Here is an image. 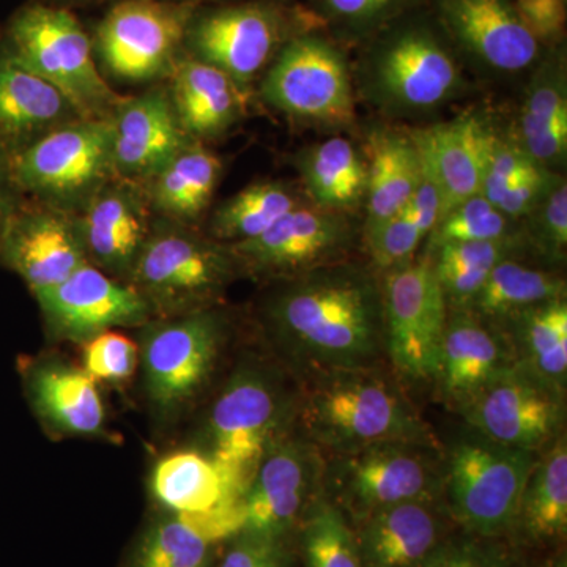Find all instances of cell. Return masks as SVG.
Returning a JSON list of instances; mask_svg holds the SVG:
<instances>
[{
  "label": "cell",
  "instance_id": "21",
  "mask_svg": "<svg viewBox=\"0 0 567 567\" xmlns=\"http://www.w3.org/2000/svg\"><path fill=\"white\" fill-rule=\"evenodd\" d=\"M74 218L89 264L126 281L156 216L144 185L114 177Z\"/></svg>",
  "mask_w": 567,
  "mask_h": 567
},
{
  "label": "cell",
  "instance_id": "12",
  "mask_svg": "<svg viewBox=\"0 0 567 567\" xmlns=\"http://www.w3.org/2000/svg\"><path fill=\"white\" fill-rule=\"evenodd\" d=\"M281 390L260 369H240L213 402L207 421L208 456L241 503L268 446L284 434Z\"/></svg>",
  "mask_w": 567,
  "mask_h": 567
},
{
  "label": "cell",
  "instance_id": "24",
  "mask_svg": "<svg viewBox=\"0 0 567 567\" xmlns=\"http://www.w3.org/2000/svg\"><path fill=\"white\" fill-rule=\"evenodd\" d=\"M421 164L434 178L442 216L481 193L496 134L476 112L425 128L410 130Z\"/></svg>",
  "mask_w": 567,
  "mask_h": 567
},
{
  "label": "cell",
  "instance_id": "13",
  "mask_svg": "<svg viewBox=\"0 0 567 567\" xmlns=\"http://www.w3.org/2000/svg\"><path fill=\"white\" fill-rule=\"evenodd\" d=\"M145 391L156 413L174 416L204 390L215 371L226 319L216 308L142 324Z\"/></svg>",
  "mask_w": 567,
  "mask_h": 567
},
{
  "label": "cell",
  "instance_id": "15",
  "mask_svg": "<svg viewBox=\"0 0 567 567\" xmlns=\"http://www.w3.org/2000/svg\"><path fill=\"white\" fill-rule=\"evenodd\" d=\"M322 453L286 432L268 446L241 499L244 528L287 539L323 492Z\"/></svg>",
  "mask_w": 567,
  "mask_h": 567
},
{
  "label": "cell",
  "instance_id": "52",
  "mask_svg": "<svg viewBox=\"0 0 567 567\" xmlns=\"http://www.w3.org/2000/svg\"><path fill=\"white\" fill-rule=\"evenodd\" d=\"M40 2L76 13L80 10L99 9V7L110 6L112 0H40Z\"/></svg>",
  "mask_w": 567,
  "mask_h": 567
},
{
  "label": "cell",
  "instance_id": "6",
  "mask_svg": "<svg viewBox=\"0 0 567 567\" xmlns=\"http://www.w3.org/2000/svg\"><path fill=\"white\" fill-rule=\"evenodd\" d=\"M311 28L317 25L300 0H234L199 7L189 20L185 54L210 63L249 91L279 51Z\"/></svg>",
  "mask_w": 567,
  "mask_h": 567
},
{
  "label": "cell",
  "instance_id": "4",
  "mask_svg": "<svg viewBox=\"0 0 567 567\" xmlns=\"http://www.w3.org/2000/svg\"><path fill=\"white\" fill-rule=\"evenodd\" d=\"M0 44L61 91L84 118L110 121L125 100L100 71L91 32L74 11L28 0L2 24Z\"/></svg>",
  "mask_w": 567,
  "mask_h": 567
},
{
  "label": "cell",
  "instance_id": "5",
  "mask_svg": "<svg viewBox=\"0 0 567 567\" xmlns=\"http://www.w3.org/2000/svg\"><path fill=\"white\" fill-rule=\"evenodd\" d=\"M238 274L229 246L196 226L156 218L125 282L153 319H169L215 308Z\"/></svg>",
  "mask_w": 567,
  "mask_h": 567
},
{
  "label": "cell",
  "instance_id": "51",
  "mask_svg": "<svg viewBox=\"0 0 567 567\" xmlns=\"http://www.w3.org/2000/svg\"><path fill=\"white\" fill-rule=\"evenodd\" d=\"M24 199V194L14 181L10 152L0 144V237Z\"/></svg>",
  "mask_w": 567,
  "mask_h": 567
},
{
  "label": "cell",
  "instance_id": "17",
  "mask_svg": "<svg viewBox=\"0 0 567 567\" xmlns=\"http://www.w3.org/2000/svg\"><path fill=\"white\" fill-rule=\"evenodd\" d=\"M487 442L540 453L561 434V394L514 364L462 409Z\"/></svg>",
  "mask_w": 567,
  "mask_h": 567
},
{
  "label": "cell",
  "instance_id": "50",
  "mask_svg": "<svg viewBox=\"0 0 567 567\" xmlns=\"http://www.w3.org/2000/svg\"><path fill=\"white\" fill-rule=\"evenodd\" d=\"M558 175L554 171H548L547 167H539L536 173L507 188L495 207L513 221L524 219L543 200Z\"/></svg>",
  "mask_w": 567,
  "mask_h": 567
},
{
  "label": "cell",
  "instance_id": "43",
  "mask_svg": "<svg viewBox=\"0 0 567 567\" xmlns=\"http://www.w3.org/2000/svg\"><path fill=\"white\" fill-rule=\"evenodd\" d=\"M424 240L425 235L409 205L398 215L364 233L372 262L383 271L393 270L413 260Z\"/></svg>",
  "mask_w": 567,
  "mask_h": 567
},
{
  "label": "cell",
  "instance_id": "36",
  "mask_svg": "<svg viewBox=\"0 0 567 567\" xmlns=\"http://www.w3.org/2000/svg\"><path fill=\"white\" fill-rule=\"evenodd\" d=\"M511 322V320H509ZM514 352L517 364L546 383L557 393H565L567 379V303L566 298L536 306L514 317Z\"/></svg>",
  "mask_w": 567,
  "mask_h": 567
},
{
  "label": "cell",
  "instance_id": "33",
  "mask_svg": "<svg viewBox=\"0 0 567 567\" xmlns=\"http://www.w3.org/2000/svg\"><path fill=\"white\" fill-rule=\"evenodd\" d=\"M364 155L368 162L365 233L409 205L420 182L421 162L409 133L395 130L369 134Z\"/></svg>",
  "mask_w": 567,
  "mask_h": 567
},
{
  "label": "cell",
  "instance_id": "16",
  "mask_svg": "<svg viewBox=\"0 0 567 567\" xmlns=\"http://www.w3.org/2000/svg\"><path fill=\"white\" fill-rule=\"evenodd\" d=\"M353 235V224L344 213L306 203L259 237L227 246L240 274L289 279L333 264L350 248Z\"/></svg>",
  "mask_w": 567,
  "mask_h": 567
},
{
  "label": "cell",
  "instance_id": "10",
  "mask_svg": "<svg viewBox=\"0 0 567 567\" xmlns=\"http://www.w3.org/2000/svg\"><path fill=\"white\" fill-rule=\"evenodd\" d=\"M14 181L28 199L76 215L115 177L110 121L69 123L11 155Z\"/></svg>",
  "mask_w": 567,
  "mask_h": 567
},
{
  "label": "cell",
  "instance_id": "20",
  "mask_svg": "<svg viewBox=\"0 0 567 567\" xmlns=\"http://www.w3.org/2000/svg\"><path fill=\"white\" fill-rule=\"evenodd\" d=\"M0 264L20 276L33 297L89 264L76 218L25 197L0 237Z\"/></svg>",
  "mask_w": 567,
  "mask_h": 567
},
{
  "label": "cell",
  "instance_id": "22",
  "mask_svg": "<svg viewBox=\"0 0 567 567\" xmlns=\"http://www.w3.org/2000/svg\"><path fill=\"white\" fill-rule=\"evenodd\" d=\"M115 177L145 185L188 144L166 84L126 95L110 118Z\"/></svg>",
  "mask_w": 567,
  "mask_h": 567
},
{
  "label": "cell",
  "instance_id": "31",
  "mask_svg": "<svg viewBox=\"0 0 567 567\" xmlns=\"http://www.w3.org/2000/svg\"><path fill=\"white\" fill-rule=\"evenodd\" d=\"M529 547L561 544L567 535V443L561 432L540 451L518 505L513 533Z\"/></svg>",
  "mask_w": 567,
  "mask_h": 567
},
{
  "label": "cell",
  "instance_id": "49",
  "mask_svg": "<svg viewBox=\"0 0 567 567\" xmlns=\"http://www.w3.org/2000/svg\"><path fill=\"white\" fill-rule=\"evenodd\" d=\"M495 540L476 536L461 543L453 540L431 567H517L511 551Z\"/></svg>",
  "mask_w": 567,
  "mask_h": 567
},
{
  "label": "cell",
  "instance_id": "25",
  "mask_svg": "<svg viewBox=\"0 0 567 567\" xmlns=\"http://www.w3.org/2000/svg\"><path fill=\"white\" fill-rule=\"evenodd\" d=\"M513 346L468 309H450L435 380L443 398L464 409L517 363Z\"/></svg>",
  "mask_w": 567,
  "mask_h": 567
},
{
  "label": "cell",
  "instance_id": "19",
  "mask_svg": "<svg viewBox=\"0 0 567 567\" xmlns=\"http://www.w3.org/2000/svg\"><path fill=\"white\" fill-rule=\"evenodd\" d=\"M35 300L55 338L81 344L112 328L142 327L153 319L137 290L91 264L35 295Z\"/></svg>",
  "mask_w": 567,
  "mask_h": 567
},
{
  "label": "cell",
  "instance_id": "55",
  "mask_svg": "<svg viewBox=\"0 0 567 567\" xmlns=\"http://www.w3.org/2000/svg\"><path fill=\"white\" fill-rule=\"evenodd\" d=\"M0 37H2V24H0Z\"/></svg>",
  "mask_w": 567,
  "mask_h": 567
},
{
  "label": "cell",
  "instance_id": "29",
  "mask_svg": "<svg viewBox=\"0 0 567 567\" xmlns=\"http://www.w3.org/2000/svg\"><path fill=\"white\" fill-rule=\"evenodd\" d=\"M22 377L29 402L48 427L69 435L103 431L102 394L84 369L62 361H37L25 365Z\"/></svg>",
  "mask_w": 567,
  "mask_h": 567
},
{
  "label": "cell",
  "instance_id": "27",
  "mask_svg": "<svg viewBox=\"0 0 567 567\" xmlns=\"http://www.w3.org/2000/svg\"><path fill=\"white\" fill-rule=\"evenodd\" d=\"M81 118L61 91L10 58L0 44V144L10 155Z\"/></svg>",
  "mask_w": 567,
  "mask_h": 567
},
{
  "label": "cell",
  "instance_id": "14",
  "mask_svg": "<svg viewBox=\"0 0 567 567\" xmlns=\"http://www.w3.org/2000/svg\"><path fill=\"white\" fill-rule=\"evenodd\" d=\"M382 300L385 352L395 371L413 382L435 380L450 306L431 257L386 271Z\"/></svg>",
  "mask_w": 567,
  "mask_h": 567
},
{
  "label": "cell",
  "instance_id": "47",
  "mask_svg": "<svg viewBox=\"0 0 567 567\" xmlns=\"http://www.w3.org/2000/svg\"><path fill=\"white\" fill-rule=\"evenodd\" d=\"M218 567H292L287 539L238 532L229 539Z\"/></svg>",
  "mask_w": 567,
  "mask_h": 567
},
{
  "label": "cell",
  "instance_id": "8",
  "mask_svg": "<svg viewBox=\"0 0 567 567\" xmlns=\"http://www.w3.org/2000/svg\"><path fill=\"white\" fill-rule=\"evenodd\" d=\"M197 7L164 0H112L91 32L93 54L114 84H163L185 54Z\"/></svg>",
  "mask_w": 567,
  "mask_h": 567
},
{
  "label": "cell",
  "instance_id": "45",
  "mask_svg": "<svg viewBox=\"0 0 567 567\" xmlns=\"http://www.w3.org/2000/svg\"><path fill=\"white\" fill-rule=\"evenodd\" d=\"M140 347L118 331H104L82 344L84 371L93 380L123 382L136 371Z\"/></svg>",
  "mask_w": 567,
  "mask_h": 567
},
{
  "label": "cell",
  "instance_id": "28",
  "mask_svg": "<svg viewBox=\"0 0 567 567\" xmlns=\"http://www.w3.org/2000/svg\"><path fill=\"white\" fill-rule=\"evenodd\" d=\"M241 528V507L208 514L169 513L142 533L128 567H213L216 547Z\"/></svg>",
  "mask_w": 567,
  "mask_h": 567
},
{
  "label": "cell",
  "instance_id": "37",
  "mask_svg": "<svg viewBox=\"0 0 567 567\" xmlns=\"http://www.w3.org/2000/svg\"><path fill=\"white\" fill-rule=\"evenodd\" d=\"M566 298L561 276L527 267L514 257L503 260L491 271L468 311L484 320H513L514 317Z\"/></svg>",
  "mask_w": 567,
  "mask_h": 567
},
{
  "label": "cell",
  "instance_id": "48",
  "mask_svg": "<svg viewBox=\"0 0 567 567\" xmlns=\"http://www.w3.org/2000/svg\"><path fill=\"white\" fill-rule=\"evenodd\" d=\"M514 9L544 50L565 43L567 0H514Z\"/></svg>",
  "mask_w": 567,
  "mask_h": 567
},
{
  "label": "cell",
  "instance_id": "39",
  "mask_svg": "<svg viewBox=\"0 0 567 567\" xmlns=\"http://www.w3.org/2000/svg\"><path fill=\"white\" fill-rule=\"evenodd\" d=\"M312 22L338 43H363L427 0H300Z\"/></svg>",
  "mask_w": 567,
  "mask_h": 567
},
{
  "label": "cell",
  "instance_id": "34",
  "mask_svg": "<svg viewBox=\"0 0 567 567\" xmlns=\"http://www.w3.org/2000/svg\"><path fill=\"white\" fill-rule=\"evenodd\" d=\"M151 486L156 502L167 513L208 514L241 506L218 465L199 451H177L159 458Z\"/></svg>",
  "mask_w": 567,
  "mask_h": 567
},
{
  "label": "cell",
  "instance_id": "30",
  "mask_svg": "<svg viewBox=\"0 0 567 567\" xmlns=\"http://www.w3.org/2000/svg\"><path fill=\"white\" fill-rule=\"evenodd\" d=\"M223 171V159L207 144L189 141L144 185L156 218L196 226L210 208Z\"/></svg>",
  "mask_w": 567,
  "mask_h": 567
},
{
  "label": "cell",
  "instance_id": "46",
  "mask_svg": "<svg viewBox=\"0 0 567 567\" xmlns=\"http://www.w3.org/2000/svg\"><path fill=\"white\" fill-rule=\"evenodd\" d=\"M539 167L544 166L529 158L516 141L496 136L480 194H483L488 203L496 205L507 188L536 173Z\"/></svg>",
  "mask_w": 567,
  "mask_h": 567
},
{
  "label": "cell",
  "instance_id": "3",
  "mask_svg": "<svg viewBox=\"0 0 567 567\" xmlns=\"http://www.w3.org/2000/svg\"><path fill=\"white\" fill-rule=\"evenodd\" d=\"M300 416L306 440L331 456L379 443H432L409 399L374 368L319 375Z\"/></svg>",
  "mask_w": 567,
  "mask_h": 567
},
{
  "label": "cell",
  "instance_id": "35",
  "mask_svg": "<svg viewBox=\"0 0 567 567\" xmlns=\"http://www.w3.org/2000/svg\"><path fill=\"white\" fill-rule=\"evenodd\" d=\"M308 203L292 183L254 182L213 210L208 235L224 245L241 244L259 237L282 216Z\"/></svg>",
  "mask_w": 567,
  "mask_h": 567
},
{
  "label": "cell",
  "instance_id": "7",
  "mask_svg": "<svg viewBox=\"0 0 567 567\" xmlns=\"http://www.w3.org/2000/svg\"><path fill=\"white\" fill-rule=\"evenodd\" d=\"M539 453L495 445L481 436L457 443L443 465L442 502L468 535L513 533L525 484Z\"/></svg>",
  "mask_w": 567,
  "mask_h": 567
},
{
  "label": "cell",
  "instance_id": "1",
  "mask_svg": "<svg viewBox=\"0 0 567 567\" xmlns=\"http://www.w3.org/2000/svg\"><path fill=\"white\" fill-rule=\"evenodd\" d=\"M265 320L289 357L319 375L375 368L386 354L382 289L354 265L287 279L268 298Z\"/></svg>",
  "mask_w": 567,
  "mask_h": 567
},
{
  "label": "cell",
  "instance_id": "2",
  "mask_svg": "<svg viewBox=\"0 0 567 567\" xmlns=\"http://www.w3.org/2000/svg\"><path fill=\"white\" fill-rule=\"evenodd\" d=\"M353 81L365 99L395 117L424 114L454 99L464 84L461 58L427 3L358 44Z\"/></svg>",
  "mask_w": 567,
  "mask_h": 567
},
{
  "label": "cell",
  "instance_id": "42",
  "mask_svg": "<svg viewBox=\"0 0 567 567\" xmlns=\"http://www.w3.org/2000/svg\"><path fill=\"white\" fill-rule=\"evenodd\" d=\"M516 221L503 215L483 194L468 197L446 213L429 235V251L445 244L492 241L517 237Z\"/></svg>",
  "mask_w": 567,
  "mask_h": 567
},
{
  "label": "cell",
  "instance_id": "41",
  "mask_svg": "<svg viewBox=\"0 0 567 567\" xmlns=\"http://www.w3.org/2000/svg\"><path fill=\"white\" fill-rule=\"evenodd\" d=\"M298 527L306 567H364L353 525L327 496L312 503Z\"/></svg>",
  "mask_w": 567,
  "mask_h": 567
},
{
  "label": "cell",
  "instance_id": "26",
  "mask_svg": "<svg viewBox=\"0 0 567 567\" xmlns=\"http://www.w3.org/2000/svg\"><path fill=\"white\" fill-rule=\"evenodd\" d=\"M164 84L189 140L204 144L221 140L245 117L248 89L192 55H182Z\"/></svg>",
  "mask_w": 567,
  "mask_h": 567
},
{
  "label": "cell",
  "instance_id": "40",
  "mask_svg": "<svg viewBox=\"0 0 567 567\" xmlns=\"http://www.w3.org/2000/svg\"><path fill=\"white\" fill-rule=\"evenodd\" d=\"M517 122V144L527 151L558 117L567 114L566 44L547 48L533 66Z\"/></svg>",
  "mask_w": 567,
  "mask_h": 567
},
{
  "label": "cell",
  "instance_id": "23",
  "mask_svg": "<svg viewBox=\"0 0 567 567\" xmlns=\"http://www.w3.org/2000/svg\"><path fill=\"white\" fill-rule=\"evenodd\" d=\"M442 498L383 507L353 524L364 567H431L451 546Z\"/></svg>",
  "mask_w": 567,
  "mask_h": 567
},
{
  "label": "cell",
  "instance_id": "9",
  "mask_svg": "<svg viewBox=\"0 0 567 567\" xmlns=\"http://www.w3.org/2000/svg\"><path fill=\"white\" fill-rule=\"evenodd\" d=\"M259 96L292 121L350 125L354 121L353 66L344 44L319 28L298 33L260 78Z\"/></svg>",
  "mask_w": 567,
  "mask_h": 567
},
{
  "label": "cell",
  "instance_id": "53",
  "mask_svg": "<svg viewBox=\"0 0 567 567\" xmlns=\"http://www.w3.org/2000/svg\"><path fill=\"white\" fill-rule=\"evenodd\" d=\"M164 2L181 3V6L197 7L199 9V7L216 6V3L234 2V0H164Z\"/></svg>",
  "mask_w": 567,
  "mask_h": 567
},
{
  "label": "cell",
  "instance_id": "32",
  "mask_svg": "<svg viewBox=\"0 0 567 567\" xmlns=\"http://www.w3.org/2000/svg\"><path fill=\"white\" fill-rule=\"evenodd\" d=\"M297 169L309 204L322 210L347 213L364 204L368 162L352 141L334 136L305 148Z\"/></svg>",
  "mask_w": 567,
  "mask_h": 567
},
{
  "label": "cell",
  "instance_id": "44",
  "mask_svg": "<svg viewBox=\"0 0 567 567\" xmlns=\"http://www.w3.org/2000/svg\"><path fill=\"white\" fill-rule=\"evenodd\" d=\"M525 237L548 260L565 259L567 246V185L558 175L539 204L525 216Z\"/></svg>",
  "mask_w": 567,
  "mask_h": 567
},
{
  "label": "cell",
  "instance_id": "18",
  "mask_svg": "<svg viewBox=\"0 0 567 567\" xmlns=\"http://www.w3.org/2000/svg\"><path fill=\"white\" fill-rule=\"evenodd\" d=\"M461 61L492 73L532 70L544 48L528 32L514 0H427Z\"/></svg>",
  "mask_w": 567,
  "mask_h": 567
},
{
  "label": "cell",
  "instance_id": "38",
  "mask_svg": "<svg viewBox=\"0 0 567 567\" xmlns=\"http://www.w3.org/2000/svg\"><path fill=\"white\" fill-rule=\"evenodd\" d=\"M520 238L436 246L431 262L450 309H468L496 265L516 254Z\"/></svg>",
  "mask_w": 567,
  "mask_h": 567
},
{
  "label": "cell",
  "instance_id": "11",
  "mask_svg": "<svg viewBox=\"0 0 567 567\" xmlns=\"http://www.w3.org/2000/svg\"><path fill=\"white\" fill-rule=\"evenodd\" d=\"M442 480L434 443L388 442L331 456L323 491L357 524L383 507L442 498Z\"/></svg>",
  "mask_w": 567,
  "mask_h": 567
},
{
  "label": "cell",
  "instance_id": "54",
  "mask_svg": "<svg viewBox=\"0 0 567 567\" xmlns=\"http://www.w3.org/2000/svg\"><path fill=\"white\" fill-rule=\"evenodd\" d=\"M544 567H567L566 557L561 555V557H557L554 561L547 563Z\"/></svg>",
  "mask_w": 567,
  "mask_h": 567
}]
</instances>
